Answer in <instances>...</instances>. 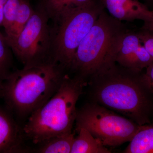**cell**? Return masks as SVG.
Segmentation results:
<instances>
[{
    "label": "cell",
    "instance_id": "obj_5",
    "mask_svg": "<svg viewBox=\"0 0 153 153\" xmlns=\"http://www.w3.org/2000/svg\"><path fill=\"white\" fill-rule=\"evenodd\" d=\"M104 7L99 0L68 9L51 27L53 60L68 72L76 49L93 27Z\"/></svg>",
    "mask_w": 153,
    "mask_h": 153
},
{
    "label": "cell",
    "instance_id": "obj_6",
    "mask_svg": "<svg viewBox=\"0 0 153 153\" xmlns=\"http://www.w3.org/2000/svg\"><path fill=\"white\" fill-rule=\"evenodd\" d=\"M76 130L86 129L105 146H117L130 142L141 126L125 116L90 102L77 110Z\"/></svg>",
    "mask_w": 153,
    "mask_h": 153
},
{
    "label": "cell",
    "instance_id": "obj_10",
    "mask_svg": "<svg viewBox=\"0 0 153 153\" xmlns=\"http://www.w3.org/2000/svg\"><path fill=\"white\" fill-rule=\"evenodd\" d=\"M141 44L137 33L127 31L119 44L115 56V62L125 68L140 71L137 49Z\"/></svg>",
    "mask_w": 153,
    "mask_h": 153
},
{
    "label": "cell",
    "instance_id": "obj_9",
    "mask_svg": "<svg viewBox=\"0 0 153 153\" xmlns=\"http://www.w3.org/2000/svg\"><path fill=\"white\" fill-rule=\"evenodd\" d=\"M110 16L119 21L147 22L153 16V11L138 0H99Z\"/></svg>",
    "mask_w": 153,
    "mask_h": 153
},
{
    "label": "cell",
    "instance_id": "obj_19",
    "mask_svg": "<svg viewBox=\"0 0 153 153\" xmlns=\"http://www.w3.org/2000/svg\"><path fill=\"white\" fill-rule=\"evenodd\" d=\"M144 76L149 88L153 94V63L146 68Z\"/></svg>",
    "mask_w": 153,
    "mask_h": 153
},
{
    "label": "cell",
    "instance_id": "obj_18",
    "mask_svg": "<svg viewBox=\"0 0 153 153\" xmlns=\"http://www.w3.org/2000/svg\"><path fill=\"white\" fill-rule=\"evenodd\" d=\"M137 34L144 47L153 57V32L143 30Z\"/></svg>",
    "mask_w": 153,
    "mask_h": 153
},
{
    "label": "cell",
    "instance_id": "obj_4",
    "mask_svg": "<svg viewBox=\"0 0 153 153\" xmlns=\"http://www.w3.org/2000/svg\"><path fill=\"white\" fill-rule=\"evenodd\" d=\"M127 30L120 21L103 10L79 44L68 72L86 80L109 57L115 58Z\"/></svg>",
    "mask_w": 153,
    "mask_h": 153
},
{
    "label": "cell",
    "instance_id": "obj_8",
    "mask_svg": "<svg viewBox=\"0 0 153 153\" xmlns=\"http://www.w3.org/2000/svg\"><path fill=\"white\" fill-rule=\"evenodd\" d=\"M12 112L0 107V153H18L27 151L23 143V128L14 119Z\"/></svg>",
    "mask_w": 153,
    "mask_h": 153
},
{
    "label": "cell",
    "instance_id": "obj_17",
    "mask_svg": "<svg viewBox=\"0 0 153 153\" xmlns=\"http://www.w3.org/2000/svg\"><path fill=\"white\" fill-rule=\"evenodd\" d=\"M22 0H7L3 13V27L7 33L13 24Z\"/></svg>",
    "mask_w": 153,
    "mask_h": 153
},
{
    "label": "cell",
    "instance_id": "obj_3",
    "mask_svg": "<svg viewBox=\"0 0 153 153\" xmlns=\"http://www.w3.org/2000/svg\"><path fill=\"white\" fill-rule=\"evenodd\" d=\"M87 84L84 78L66 73L56 93L29 116L23 128L25 137L39 144L52 137L72 133L76 102Z\"/></svg>",
    "mask_w": 153,
    "mask_h": 153
},
{
    "label": "cell",
    "instance_id": "obj_7",
    "mask_svg": "<svg viewBox=\"0 0 153 153\" xmlns=\"http://www.w3.org/2000/svg\"><path fill=\"white\" fill-rule=\"evenodd\" d=\"M49 21L46 13L38 7L19 35L7 40L23 68L55 64Z\"/></svg>",
    "mask_w": 153,
    "mask_h": 153
},
{
    "label": "cell",
    "instance_id": "obj_1",
    "mask_svg": "<svg viewBox=\"0 0 153 153\" xmlns=\"http://www.w3.org/2000/svg\"><path fill=\"white\" fill-rule=\"evenodd\" d=\"M91 102L120 113L140 126L151 123L153 94L144 73L106 59L87 80Z\"/></svg>",
    "mask_w": 153,
    "mask_h": 153
},
{
    "label": "cell",
    "instance_id": "obj_12",
    "mask_svg": "<svg viewBox=\"0 0 153 153\" xmlns=\"http://www.w3.org/2000/svg\"><path fill=\"white\" fill-rule=\"evenodd\" d=\"M123 153H153V123L141 126Z\"/></svg>",
    "mask_w": 153,
    "mask_h": 153
},
{
    "label": "cell",
    "instance_id": "obj_20",
    "mask_svg": "<svg viewBox=\"0 0 153 153\" xmlns=\"http://www.w3.org/2000/svg\"><path fill=\"white\" fill-rule=\"evenodd\" d=\"M144 22V24L143 27V30L153 32V16L149 21Z\"/></svg>",
    "mask_w": 153,
    "mask_h": 153
},
{
    "label": "cell",
    "instance_id": "obj_22",
    "mask_svg": "<svg viewBox=\"0 0 153 153\" xmlns=\"http://www.w3.org/2000/svg\"><path fill=\"white\" fill-rule=\"evenodd\" d=\"M152 123H153V109L152 111Z\"/></svg>",
    "mask_w": 153,
    "mask_h": 153
},
{
    "label": "cell",
    "instance_id": "obj_14",
    "mask_svg": "<svg viewBox=\"0 0 153 153\" xmlns=\"http://www.w3.org/2000/svg\"><path fill=\"white\" fill-rule=\"evenodd\" d=\"M74 138L72 132L52 137L39 144L36 152L41 153H71Z\"/></svg>",
    "mask_w": 153,
    "mask_h": 153
},
{
    "label": "cell",
    "instance_id": "obj_13",
    "mask_svg": "<svg viewBox=\"0 0 153 153\" xmlns=\"http://www.w3.org/2000/svg\"><path fill=\"white\" fill-rule=\"evenodd\" d=\"M93 0H40L38 7L47 14L50 21H55L68 9L80 7Z\"/></svg>",
    "mask_w": 153,
    "mask_h": 153
},
{
    "label": "cell",
    "instance_id": "obj_21",
    "mask_svg": "<svg viewBox=\"0 0 153 153\" xmlns=\"http://www.w3.org/2000/svg\"><path fill=\"white\" fill-rule=\"evenodd\" d=\"M7 0H0V27H3V13H4V7Z\"/></svg>",
    "mask_w": 153,
    "mask_h": 153
},
{
    "label": "cell",
    "instance_id": "obj_15",
    "mask_svg": "<svg viewBox=\"0 0 153 153\" xmlns=\"http://www.w3.org/2000/svg\"><path fill=\"white\" fill-rule=\"evenodd\" d=\"M34 11L29 0H22L13 24L6 33L7 41L13 39L19 35L29 22Z\"/></svg>",
    "mask_w": 153,
    "mask_h": 153
},
{
    "label": "cell",
    "instance_id": "obj_16",
    "mask_svg": "<svg viewBox=\"0 0 153 153\" xmlns=\"http://www.w3.org/2000/svg\"><path fill=\"white\" fill-rule=\"evenodd\" d=\"M13 52L0 31V87L9 76L13 67Z\"/></svg>",
    "mask_w": 153,
    "mask_h": 153
},
{
    "label": "cell",
    "instance_id": "obj_11",
    "mask_svg": "<svg viewBox=\"0 0 153 153\" xmlns=\"http://www.w3.org/2000/svg\"><path fill=\"white\" fill-rule=\"evenodd\" d=\"M78 135L74 138L71 153H110L111 152L85 128L76 131Z\"/></svg>",
    "mask_w": 153,
    "mask_h": 153
},
{
    "label": "cell",
    "instance_id": "obj_2",
    "mask_svg": "<svg viewBox=\"0 0 153 153\" xmlns=\"http://www.w3.org/2000/svg\"><path fill=\"white\" fill-rule=\"evenodd\" d=\"M67 73L57 64L13 71L0 87V95L11 112L26 117L56 93Z\"/></svg>",
    "mask_w": 153,
    "mask_h": 153
}]
</instances>
